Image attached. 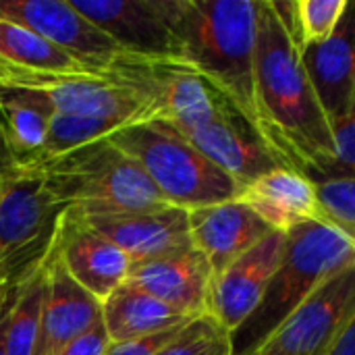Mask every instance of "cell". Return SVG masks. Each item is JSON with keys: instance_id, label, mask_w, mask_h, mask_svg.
I'll return each mask as SVG.
<instances>
[{"instance_id": "cell-1", "label": "cell", "mask_w": 355, "mask_h": 355, "mask_svg": "<svg viewBox=\"0 0 355 355\" xmlns=\"http://www.w3.org/2000/svg\"><path fill=\"white\" fill-rule=\"evenodd\" d=\"M254 104L256 129L283 168L312 183L331 179V125L270 0L258 4Z\"/></svg>"}, {"instance_id": "cell-2", "label": "cell", "mask_w": 355, "mask_h": 355, "mask_svg": "<svg viewBox=\"0 0 355 355\" xmlns=\"http://www.w3.org/2000/svg\"><path fill=\"white\" fill-rule=\"evenodd\" d=\"M260 0H164L179 58L254 127V50Z\"/></svg>"}, {"instance_id": "cell-3", "label": "cell", "mask_w": 355, "mask_h": 355, "mask_svg": "<svg viewBox=\"0 0 355 355\" xmlns=\"http://www.w3.org/2000/svg\"><path fill=\"white\" fill-rule=\"evenodd\" d=\"M355 264V241L310 220L287 233L281 262L254 312L235 329L231 354L252 355L270 333L329 279Z\"/></svg>"}, {"instance_id": "cell-4", "label": "cell", "mask_w": 355, "mask_h": 355, "mask_svg": "<svg viewBox=\"0 0 355 355\" xmlns=\"http://www.w3.org/2000/svg\"><path fill=\"white\" fill-rule=\"evenodd\" d=\"M35 164L52 196L83 216L168 206L139 164L108 137Z\"/></svg>"}, {"instance_id": "cell-5", "label": "cell", "mask_w": 355, "mask_h": 355, "mask_svg": "<svg viewBox=\"0 0 355 355\" xmlns=\"http://www.w3.org/2000/svg\"><path fill=\"white\" fill-rule=\"evenodd\" d=\"M67 210L35 162L12 158L0 168V291L19 289L44 268Z\"/></svg>"}, {"instance_id": "cell-6", "label": "cell", "mask_w": 355, "mask_h": 355, "mask_svg": "<svg viewBox=\"0 0 355 355\" xmlns=\"http://www.w3.org/2000/svg\"><path fill=\"white\" fill-rule=\"evenodd\" d=\"M108 139L139 164L164 202L175 208L196 210L237 196V183L162 121L125 125Z\"/></svg>"}, {"instance_id": "cell-7", "label": "cell", "mask_w": 355, "mask_h": 355, "mask_svg": "<svg viewBox=\"0 0 355 355\" xmlns=\"http://www.w3.org/2000/svg\"><path fill=\"white\" fill-rule=\"evenodd\" d=\"M94 71L131 92L144 104L148 121H162L179 131L210 119L225 98L181 58L121 50Z\"/></svg>"}, {"instance_id": "cell-8", "label": "cell", "mask_w": 355, "mask_h": 355, "mask_svg": "<svg viewBox=\"0 0 355 355\" xmlns=\"http://www.w3.org/2000/svg\"><path fill=\"white\" fill-rule=\"evenodd\" d=\"M0 87L35 92L67 116H106L127 125L148 121L144 104L131 92L94 69L33 71L0 60Z\"/></svg>"}, {"instance_id": "cell-9", "label": "cell", "mask_w": 355, "mask_h": 355, "mask_svg": "<svg viewBox=\"0 0 355 355\" xmlns=\"http://www.w3.org/2000/svg\"><path fill=\"white\" fill-rule=\"evenodd\" d=\"M355 322V264L318 287L252 355H331Z\"/></svg>"}, {"instance_id": "cell-10", "label": "cell", "mask_w": 355, "mask_h": 355, "mask_svg": "<svg viewBox=\"0 0 355 355\" xmlns=\"http://www.w3.org/2000/svg\"><path fill=\"white\" fill-rule=\"evenodd\" d=\"M179 133L214 166L229 175L237 187L281 166L258 129L227 98L220 100L210 119L181 129Z\"/></svg>"}, {"instance_id": "cell-11", "label": "cell", "mask_w": 355, "mask_h": 355, "mask_svg": "<svg viewBox=\"0 0 355 355\" xmlns=\"http://www.w3.org/2000/svg\"><path fill=\"white\" fill-rule=\"evenodd\" d=\"M0 19L33 31L87 69L102 67L121 52L69 0H0Z\"/></svg>"}, {"instance_id": "cell-12", "label": "cell", "mask_w": 355, "mask_h": 355, "mask_svg": "<svg viewBox=\"0 0 355 355\" xmlns=\"http://www.w3.org/2000/svg\"><path fill=\"white\" fill-rule=\"evenodd\" d=\"M285 241V233L272 231L212 277L206 316H210L225 333L231 335L239 329L260 304L266 285L281 262Z\"/></svg>"}, {"instance_id": "cell-13", "label": "cell", "mask_w": 355, "mask_h": 355, "mask_svg": "<svg viewBox=\"0 0 355 355\" xmlns=\"http://www.w3.org/2000/svg\"><path fill=\"white\" fill-rule=\"evenodd\" d=\"M123 52L179 58L164 0H69Z\"/></svg>"}, {"instance_id": "cell-14", "label": "cell", "mask_w": 355, "mask_h": 355, "mask_svg": "<svg viewBox=\"0 0 355 355\" xmlns=\"http://www.w3.org/2000/svg\"><path fill=\"white\" fill-rule=\"evenodd\" d=\"M54 256L64 272L100 304L121 287L131 270L129 256L98 235L77 212H64Z\"/></svg>"}, {"instance_id": "cell-15", "label": "cell", "mask_w": 355, "mask_h": 355, "mask_svg": "<svg viewBox=\"0 0 355 355\" xmlns=\"http://www.w3.org/2000/svg\"><path fill=\"white\" fill-rule=\"evenodd\" d=\"M125 283L150 293L181 316L193 320L206 316L212 268L206 258L189 245L133 264Z\"/></svg>"}, {"instance_id": "cell-16", "label": "cell", "mask_w": 355, "mask_h": 355, "mask_svg": "<svg viewBox=\"0 0 355 355\" xmlns=\"http://www.w3.org/2000/svg\"><path fill=\"white\" fill-rule=\"evenodd\" d=\"M79 216L98 235L123 250L129 256L131 266L191 245L187 210L175 208L171 204L141 212Z\"/></svg>"}, {"instance_id": "cell-17", "label": "cell", "mask_w": 355, "mask_h": 355, "mask_svg": "<svg viewBox=\"0 0 355 355\" xmlns=\"http://www.w3.org/2000/svg\"><path fill=\"white\" fill-rule=\"evenodd\" d=\"M352 8V6H349ZM312 92L331 125L355 112L354 19L347 10L337 29L322 42L297 48Z\"/></svg>"}, {"instance_id": "cell-18", "label": "cell", "mask_w": 355, "mask_h": 355, "mask_svg": "<svg viewBox=\"0 0 355 355\" xmlns=\"http://www.w3.org/2000/svg\"><path fill=\"white\" fill-rule=\"evenodd\" d=\"M100 314L102 304L64 272L52 252L46 262V295L33 355H58L96 327Z\"/></svg>"}, {"instance_id": "cell-19", "label": "cell", "mask_w": 355, "mask_h": 355, "mask_svg": "<svg viewBox=\"0 0 355 355\" xmlns=\"http://www.w3.org/2000/svg\"><path fill=\"white\" fill-rule=\"evenodd\" d=\"M189 243L212 268V277L272 233L237 200L187 210Z\"/></svg>"}, {"instance_id": "cell-20", "label": "cell", "mask_w": 355, "mask_h": 355, "mask_svg": "<svg viewBox=\"0 0 355 355\" xmlns=\"http://www.w3.org/2000/svg\"><path fill=\"white\" fill-rule=\"evenodd\" d=\"M235 200L248 206L270 231L289 233L316 220L314 183L297 171L275 168L237 189Z\"/></svg>"}, {"instance_id": "cell-21", "label": "cell", "mask_w": 355, "mask_h": 355, "mask_svg": "<svg viewBox=\"0 0 355 355\" xmlns=\"http://www.w3.org/2000/svg\"><path fill=\"white\" fill-rule=\"evenodd\" d=\"M100 320L108 343H119L181 327L191 318L181 316L150 293L123 283L102 302Z\"/></svg>"}, {"instance_id": "cell-22", "label": "cell", "mask_w": 355, "mask_h": 355, "mask_svg": "<svg viewBox=\"0 0 355 355\" xmlns=\"http://www.w3.org/2000/svg\"><path fill=\"white\" fill-rule=\"evenodd\" d=\"M52 114V106L40 94L0 87V133L17 160L35 162L40 158Z\"/></svg>"}, {"instance_id": "cell-23", "label": "cell", "mask_w": 355, "mask_h": 355, "mask_svg": "<svg viewBox=\"0 0 355 355\" xmlns=\"http://www.w3.org/2000/svg\"><path fill=\"white\" fill-rule=\"evenodd\" d=\"M0 60L12 67L33 69V71H81L83 67L77 58L52 46L33 31L0 19Z\"/></svg>"}, {"instance_id": "cell-24", "label": "cell", "mask_w": 355, "mask_h": 355, "mask_svg": "<svg viewBox=\"0 0 355 355\" xmlns=\"http://www.w3.org/2000/svg\"><path fill=\"white\" fill-rule=\"evenodd\" d=\"M270 4L297 48L327 40L349 10L347 0H270Z\"/></svg>"}, {"instance_id": "cell-25", "label": "cell", "mask_w": 355, "mask_h": 355, "mask_svg": "<svg viewBox=\"0 0 355 355\" xmlns=\"http://www.w3.org/2000/svg\"><path fill=\"white\" fill-rule=\"evenodd\" d=\"M44 295H46V264L40 272H35L19 287L12 300V306L4 320L6 355H33Z\"/></svg>"}, {"instance_id": "cell-26", "label": "cell", "mask_w": 355, "mask_h": 355, "mask_svg": "<svg viewBox=\"0 0 355 355\" xmlns=\"http://www.w3.org/2000/svg\"><path fill=\"white\" fill-rule=\"evenodd\" d=\"M127 123L106 116H67L54 112L48 123V133L37 160L56 158L71 150H77L96 139L108 137L112 131L125 127Z\"/></svg>"}, {"instance_id": "cell-27", "label": "cell", "mask_w": 355, "mask_h": 355, "mask_svg": "<svg viewBox=\"0 0 355 355\" xmlns=\"http://www.w3.org/2000/svg\"><path fill=\"white\" fill-rule=\"evenodd\" d=\"M316 223H322L355 241V179L333 177L314 181Z\"/></svg>"}, {"instance_id": "cell-28", "label": "cell", "mask_w": 355, "mask_h": 355, "mask_svg": "<svg viewBox=\"0 0 355 355\" xmlns=\"http://www.w3.org/2000/svg\"><path fill=\"white\" fill-rule=\"evenodd\" d=\"M156 355H233L231 337L210 316H200L187 322Z\"/></svg>"}, {"instance_id": "cell-29", "label": "cell", "mask_w": 355, "mask_h": 355, "mask_svg": "<svg viewBox=\"0 0 355 355\" xmlns=\"http://www.w3.org/2000/svg\"><path fill=\"white\" fill-rule=\"evenodd\" d=\"M355 112L331 121V179L354 177Z\"/></svg>"}, {"instance_id": "cell-30", "label": "cell", "mask_w": 355, "mask_h": 355, "mask_svg": "<svg viewBox=\"0 0 355 355\" xmlns=\"http://www.w3.org/2000/svg\"><path fill=\"white\" fill-rule=\"evenodd\" d=\"M185 324L175 327V329H168V331H162V333H154V335H148V337H139V339L108 343L102 355H156L160 349H164V345H168L179 335V331Z\"/></svg>"}, {"instance_id": "cell-31", "label": "cell", "mask_w": 355, "mask_h": 355, "mask_svg": "<svg viewBox=\"0 0 355 355\" xmlns=\"http://www.w3.org/2000/svg\"><path fill=\"white\" fill-rule=\"evenodd\" d=\"M106 345H108V337H106V331L100 320L85 335H81L79 339L69 343L58 355H102Z\"/></svg>"}, {"instance_id": "cell-32", "label": "cell", "mask_w": 355, "mask_h": 355, "mask_svg": "<svg viewBox=\"0 0 355 355\" xmlns=\"http://www.w3.org/2000/svg\"><path fill=\"white\" fill-rule=\"evenodd\" d=\"M331 355H355V322L343 331L341 339L337 341Z\"/></svg>"}, {"instance_id": "cell-33", "label": "cell", "mask_w": 355, "mask_h": 355, "mask_svg": "<svg viewBox=\"0 0 355 355\" xmlns=\"http://www.w3.org/2000/svg\"><path fill=\"white\" fill-rule=\"evenodd\" d=\"M19 289H12V291H0V320L4 318V314L8 312V308L12 306V300L17 295Z\"/></svg>"}, {"instance_id": "cell-34", "label": "cell", "mask_w": 355, "mask_h": 355, "mask_svg": "<svg viewBox=\"0 0 355 355\" xmlns=\"http://www.w3.org/2000/svg\"><path fill=\"white\" fill-rule=\"evenodd\" d=\"M10 310V308H8ZM8 314V312H6ZM6 314H4V318L0 320V355H6L4 354V320H6Z\"/></svg>"}]
</instances>
